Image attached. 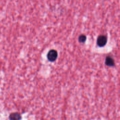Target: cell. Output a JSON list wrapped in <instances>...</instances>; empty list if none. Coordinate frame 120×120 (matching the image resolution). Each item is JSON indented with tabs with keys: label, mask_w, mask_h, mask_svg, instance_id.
Masks as SVG:
<instances>
[{
	"label": "cell",
	"mask_w": 120,
	"mask_h": 120,
	"mask_svg": "<svg viewBox=\"0 0 120 120\" xmlns=\"http://www.w3.org/2000/svg\"><path fill=\"white\" fill-rule=\"evenodd\" d=\"M105 64L108 66H112L114 65V60L112 58L108 56L105 59Z\"/></svg>",
	"instance_id": "3"
},
{
	"label": "cell",
	"mask_w": 120,
	"mask_h": 120,
	"mask_svg": "<svg viewBox=\"0 0 120 120\" xmlns=\"http://www.w3.org/2000/svg\"><path fill=\"white\" fill-rule=\"evenodd\" d=\"M58 56L57 52L55 50H50L47 55L48 60L50 61H55Z\"/></svg>",
	"instance_id": "1"
},
{
	"label": "cell",
	"mask_w": 120,
	"mask_h": 120,
	"mask_svg": "<svg viewBox=\"0 0 120 120\" xmlns=\"http://www.w3.org/2000/svg\"><path fill=\"white\" fill-rule=\"evenodd\" d=\"M107 38L104 35L99 36L97 39V45L100 47H103L106 44Z\"/></svg>",
	"instance_id": "2"
},
{
	"label": "cell",
	"mask_w": 120,
	"mask_h": 120,
	"mask_svg": "<svg viewBox=\"0 0 120 120\" xmlns=\"http://www.w3.org/2000/svg\"><path fill=\"white\" fill-rule=\"evenodd\" d=\"M86 37L84 35H81L79 37V41L81 43H83L86 41Z\"/></svg>",
	"instance_id": "4"
}]
</instances>
